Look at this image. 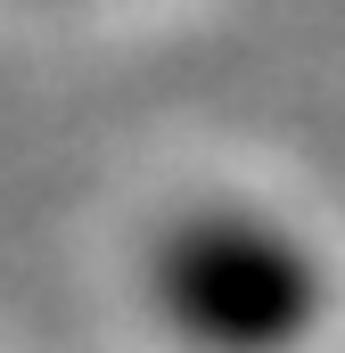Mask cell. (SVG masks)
Instances as JSON below:
<instances>
[{
	"label": "cell",
	"mask_w": 345,
	"mask_h": 353,
	"mask_svg": "<svg viewBox=\"0 0 345 353\" xmlns=\"http://www.w3.org/2000/svg\"><path fill=\"white\" fill-rule=\"evenodd\" d=\"M115 296L148 353H321L345 312V263L288 181L189 165L124 214Z\"/></svg>",
	"instance_id": "6da1fadb"
}]
</instances>
